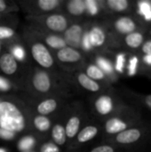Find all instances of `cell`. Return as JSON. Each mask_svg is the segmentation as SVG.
<instances>
[{"label":"cell","mask_w":151,"mask_h":152,"mask_svg":"<svg viewBox=\"0 0 151 152\" xmlns=\"http://www.w3.org/2000/svg\"><path fill=\"white\" fill-rule=\"evenodd\" d=\"M110 142L138 152H146L151 147V119L145 118L138 125L115 135Z\"/></svg>","instance_id":"1"},{"label":"cell","mask_w":151,"mask_h":152,"mask_svg":"<svg viewBox=\"0 0 151 152\" xmlns=\"http://www.w3.org/2000/svg\"><path fill=\"white\" fill-rule=\"evenodd\" d=\"M145 118L144 110L139 106L129 103L126 107L115 113L104 123V132L110 138L138 125Z\"/></svg>","instance_id":"2"},{"label":"cell","mask_w":151,"mask_h":152,"mask_svg":"<svg viewBox=\"0 0 151 152\" xmlns=\"http://www.w3.org/2000/svg\"><path fill=\"white\" fill-rule=\"evenodd\" d=\"M25 127V118L16 105L0 102V128L11 133H20Z\"/></svg>","instance_id":"3"},{"label":"cell","mask_w":151,"mask_h":152,"mask_svg":"<svg viewBox=\"0 0 151 152\" xmlns=\"http://www.w3.org/2000/svg\"><path fill=\"white\" fill-rule=\"evenodd\" d=\"M145 28H149L145 27L133 15V13L117 16L112 21V30L114 32V38L116 39V45L117 40L123 37L124 36Z\"/></svg>","instance_id":"4"},{"label":"cell","mask_w":151,"mask_h":152,"mask_svg":"<svg viewBox=\"0 0 151 152\" xmlns=\"http://www.w3.org/2000/svg\"><path fill=\"white\" fill-rule=\"evenodd\" d=\"M128 104L129 103H126L125 101L119 99L116 95L101 94L96 99L94 107L99 115L109 118L126 107Z\"/></svg>","instance_id":"5"},{"label":"cell","mask_w":151,"mask_h":152,"mask_svg":"<svg viewBox=\"0 0 151 152\" xmlns=\"http://www.w3.org/2000/svg\"><path fill=\"white\" fill-rule=\"evenodd\" d=\"M148 28L137 30L119 38L117 42V46L123 48L127 53H138L142 45L148 38Z\"/></svg>","instance_id":"6"},{"label":"cell","mask_w":151,"mask_h":152,"mask_svg":"<svg viewBox=\"0 0 151 152\" xmlns=\"http://www.w3.org/2000/svg\"><path fill=\"white\" fill-rule=\"evenodd\" d=\"M133 15L147 28L151 26V0L134 1Z\"/></svg>","instance_id":"7"},{"label":"cell","mask_w":151,"mask_h":152,"mask_svg":"<svg viewBox=\"0 0 151 152\" xmlns=\"http://www.w3.org/2000/svg\"><path fill=\"white\" fill-rule=\"evenodd\" d=\"M31 53L34 60L44 68H50L53 64V59L48 51V49L41 43L33 45L31 48Z\"/></svg>","instance_id":"8"},{"label":"cell","mask_w":151,"mask_h":152,"mask_svg":"<svg viewBox=\"0 0 151 152\" xmlns=\"http://www.w3.org/2000/svg\"><path fill=\"white\" fill-rule=\"evenodd\" d=\"M106 7L112 12L119 15L132 14L133 12L134 1L131 0H107Z\"/></svg>","instance_id":"9"},{"label":"cell","mask_w":151,"mask_h":152,"mask_svg":"<svg viewBox=\"0 0 151 152\" xmlns=\"http://www.w3.org/2000/svg\"><path fill=\"white\" fill-rule=\"evenodd\" d=\"M125 94L133 104H135L143 110H146L151 113V94H142L126 89L125 91Z\"/></svg>","instance_id":"10"},{"label":"cell","mask_w":151,"mask_h":152,"mask_svg":"<svg viewBox=\"0 0 151 152\" xmlns=\"http://www.w3.org/2000/svg\"><path fill=\"white\" fill-rule=\"evenodd\" d=\"M88 36L92 46L96 48L103 46L106 44L108 38V35L106 31L102 28L98 26L93 27L90 32L88 33Z\"/></svg>","instance_id":"11"},{"label":"cell","mask_w":151,"mask_h":152,"mask_svg":"<svg viewBox=\"0 0 151 152\" xmlns=\"http://www.w3.org/2000/svg\"><path fill=\"white\" fill-rule=\"evenodd\" d=\"M140 65L139 53H129L125 74L129 77L140 76Z\"/></svg>","instance_id":"12"},{"label":"cell","mask_w":151,"mask_h":152,"mask_svg":"<svg viewBox=\"0 0 151 152\" xmlns=\"http://www.w3.org/2000/svg\"><path fill=\"white\" fill-rule=\"evenodd\" d=\"M96 65L104 72L109 80H117V74L115 71L114 63L106 57L100 56L96 59Z\"/></svg>","instance_id":"13"},{"label":"cell","mask_w":151,"mask_h":152,"mask_svg":"<svg viewBox=\"0 0 151 152\" xmlns=\"http://www.w3.org/2000/svg\"><path fill=\"white\" fill-rule=\"evenodd\" d=\"M33 85L36 90L40 93H46L51 88V81L48 75L44 71L36 72L33 78Z\"/></svg>","instance_id":"14"},{"label":"cell","mask_w":151,"mask_h":152,"mask_svg":"<svg viewBox=\"0 0 151 152\" xmlns=\"http://www.w3.org/2000/svg\"><path fill=\"white\" fill-rule=\"evenodd\" d=\"M67 19L61 14H53L46 20V26L53 31H63L67 28Z\"/></svg>","instance_id":"15"},{"label":"cell","mask_w":151,"mask_h":152,"mask_svg":"<svg viewBox=\"0 0 151 152\" xmlns=\"http://www.w3.org/2000/svg\"><path fill=\"white\" fill-rule=\"evenodd\" d=\"M82 27L79 25H73L65 32V42L74 46H78L82 38Z\"/></svg>","instance_id":"16"},{"label":"cell","mask_w":151,"mask_h":152,"mask_svg":"<svg viewBox=\"0 0 151 152\" xmlns=\"http://www.w3.org/2000/svg\"><path fill=\"white\" fill-rule=\"evenodd\" d=\"M57 57L62 62H76L81 59V54L71 47H64L58 51Z\"/></svg>","instance_id":"17"},{"label":"cell","mask_w":151,"mask_h":152,"mask_svg":"<svg viewBox=\"0 0 151 152\" xmlns=\"http://www.w3.org/2000/svg\"><path fill=\"white\" fill-rule=\"evenodd\" d=\"M0 68L7 75H12L17 70V62L11 53H4L0 59Z\"/></svg>","instance_id":"18"},{"label":"cell","mask_w":151,"mask_h":152,"mask_svg":"<svg viewBox=\"0 0 151 152\" xmlns=\"http://www.w3.org/2000/svg\"><path fill=\"white\" fill-rule=\"evenodd\" d=\"M77 81L85 89H86L90 92L95 93V92L101 91V86L97 81L93 80L88 76H86V74H85V73H81L78 75Z\"/></svg>","instance_id":"19"},{"label":"cell","mask_w":151,"mask_h":152,"mask_svg":"<svg viewBox=\"0 0 151 152\" xmlns=\"http://www.w3.org/2000/svg\"><path fill=\"white\" fill-rule=\"evenodd\" d=\"M140 55V76L151 78V54Z\"/></svg>","instance_id":"20"},{"label":"cell","mask_w":151,"mask_h":152,"mask_svg":"<svg viewBox=\"0 0 151 152\" xmlns=\"http://www.w3.org/2000/svg\"><path fill=\"white\" fill-rule=\"evenodd\" d=\"M99 133V128L95 126H88L85 127L77 135V141L79 142H86L96 137Z\"/></svg>","instance_id":"21"},{"label":"cell","mask_w":151,"mask_h":152,"mask_svg":"<svg viewBox=\"0 0 151 152\" xmlns=\"http://www.w3.org/2000/svg\"><path fill=\"white\" fill-rule=\"evenodd\" d=\"M86 76L94 81H107L109 80L104 72L95 64H91L86 69Z\"/></svg>","instance_id":"22"},{"label":"cell","mask_w":151,"mask_h":152,"mask_svg":"<svg viewBox=\"0 0 151 152\" xmlns=\"http://www.w3.org/2000/svg\"><path fill=\"white\" fill-rule=\"evenodd\" d=\"M128 54H129V53L125 52V51L121 52V53H118L117 54L116 60H115V62H114V68H115V71H116V73L117 75L118 74H125Z\"/></svg>","instance_id":"23"},{"label":"cell","mask_w":151,"mask_h":152,"mask_svg":"<svg viewBox=\"0 0 151 152\" xmlns=\"http://www.w3.org/2000/svg\"><path fill=\"white\" fill-rule=\"evenodd\" d=\"M79 127H80V119L77 117H72L71 118H69L65 127L66 136H68L69 138L75 137L79 130Z\"/></svg>","instance_id":"24"},{"label":"cell","mask_w":151,"mask_h":152,"mask_svg":"<svg viewBox=\"0 0 151 152\" xmlns=\"http://www.w3.org/2000/svg\"><path fill=\"white\" fill-rule=\"evenodd\" d=\"M56 108L57 102L54 99H47L45 101H43L37 106V111L38 113L42 114V116H44L53 112L56 110Z\"/></svg>","instance_id":"25"},{"label":"cell","mask_w":151,"mask_h":152,"mask_svg":"<svg viewBox=\"0 0 151 152\" xmlns=\"http://www.w3.org/2000/svg\"><path fill=\"white\" fill-rule=\"evenodd\" d=\"M91 152H138L127 148H124L118 145H116L114 143L110 144H103L100 145L96 148H94Z\"/></svg>","instance_id":"26"},{"label":"cell","mask_w":151,"mask_h":152,"mask_svg":"<svg viewBox=\"0 0 151 152\" xmlns=\"http://www.w3.org/2000/svg\"><path fill=\"white\" fill-rule=\"evenodd\" d=\"M69 12L73 15H81L85 12V4L83 0H72L68 4Z\"/></svg>","instance_id":"27"},{"label":"cell","mask_w":151,"mask_h":152,"mask_svg":"<svg viewBox=\"0 0 151 152\" xmlns=\"http://www.w3.org/2000/svg\"><path fill=\"white\" fill-rule=\"evenodd\" d=\"M52 136L53 141L58 144V145H62L66 142V133H65V128L61 126V125H56L53 126V131H52Z\"/></svg>","instance_id":"28"},{"label":"cell","mask_w":151,"mask_h":152,"mask_svg":"<svg viewBox=\"0 0 151 152\" xmlns=\"http://www.w3.org/2000/svg\"><path fill=\"white\" fill-rule=\"evenodd\" d=\"M34 126L40 132H45L49 130L51 126V122L49 118L44 116H37L34 119Z\"/></svg>","instance_id":"29"},{"label":"cell","mask_w":151,"mask_h":152,"mask_svg":"<svg viewBox=\"0 0 151 152\" xmlns=\"http://www.w3.org/2000/svg\"><path fill=\"white\" fill-rule=\"evenodd\" d=\"M45 41L49 46L55 48V49H61V48L66 47L65 40L56 36H49L48 37H46Z\"/></svg>","instance_id":"30"},{"label":"cell","mask_w":151,"mask_h":152,"mask_svg":"<svg viewBox=\"0 0 151 152\" xmlns=\"http://www.w3.org/2000/svg\"><path fill=\"white\" fill-rule=\"evenodd\" d=\"M59 4H60L59 0H39L37 2L39 8L45 12L55 9L59 5Z\"/></svg>","instance_id":"31"},{"label":"cell","mask_w":151,"mask_h":152,"mask_svg":"<svg viewBox=\"0 0 151 152\" xmlns=\"http://www.w3.org/2000/svg\"><path fill=\"white\" fill-rule=\"evenodd\" d=\"M35 144V139L31 136L23 137L19 142V149L21 151H28Z\"/></svg>","instance_id":"32"},{"label":"cell","mask_w":151,"mask_h":152,"mask_svg":"<svg viewBox=\"0 0 151 152\" xmlns=\"http://www.w3.org/2000/svg\"><path fill=\"white\" fill-rule=\"evenodd\" d=\"M85 10L88 11V12L91 15H97L100 12V6L99 3L95 0H86L85 1Z\"/></svg>","instance_id":"33"},{"label":"cell","mask_w":151,"mask_h":152,"mask_svg":"<svg viewBox=\"0 0 151 152\" xmlns=\"http://www.w3.org/2000/svg\"><path fill=\"white\" fill-rule=\"evenodd\" d=\"M14 59L16 60H19V61H22L25 57V52H24V49L20 46V45H15L13 48H12V54Z\"/></svg>","instance_id":"34"},{"label":"cell","mask_w":151,"mask_h":152,"mask_svg":"<svg viewBox=\"0 0 151 152\" xmlns=\"http://www.w3.org/2000/svg\"><path fill=\"white\" fill-rule=\"evenodd\" d=\"M14 35V31L12 28L8 27H0V39L10 38Z\"/></svg>","instance_id":"35"},{"label":"cell","mask_w":151,"mask_h":152,"mask_svg":"<svg viewBox=\"0 0 151 152\" xmlns=\"http://www.w3.org/2000/svg\"><path fill=\"white\" fill-rule=\"evenodd\" d=\"M41 152H60V151L57 145L52 142H47L42 146Z\"/></svg>","instance_id":"36"},{"label":"cell","mask_w":151,"mask_h":152,"mask_svg":"<svg viewBox=\"0 0 151 152\" xmlns=\"http://www.w3.org/2000/svg\"><path fill=\"white\" fill-rule=\"evenodd\" d=\"M83 47L87 50V51H90L93 46L90 43V40H89V36H88V32H85L84 35H83Z\"/></svg>","instance_id":"37"},{"label":"cell","mask_w":151,"mask_h":152,"mask_svg":"<svg viewBox=\"0 0 151 152\" xmlns=\"http://www.w3.org/2000/svg\"><path fill=\"white\" fill-rule=\"evenodd\" d=\"M13 136H14L13 133H11L9 131H6V130L0 128V137L1 138L5 139V140H10V139H12Z\"/></svg>","instance_id":"38"},{"label":"cell","mask_w":151,"mask_h":152,"mask_svg":"<svg viewBox=\"0 0 151 152\" xmlns=\"http://www.w3.org/2000/svg\"><path fill=\"white\" fill-rule=\"evenodd\" d=\"M9 88H10L9 82L5 78L0 77V90L1 91H7V90H9Z\"/></svg>","instance_id":"39"},{"label":"cell","mask_w":151,"mask_h":152,"mask_svg":"<svg viewBox=\"0 0 151 152\" xmlns=\"http://www.w3.org/2000/svg\"><path fill=\"white\" fill-rule=\"evenodd\" d=\"M6 9V4L4 1L0 0V12H4Z\"/></svg>","instance_id":"40"},{"label":"cell","mask_w":151,"mask_h":152,"mask_svg":"<svg viewBox=\"0 0 151 152\" xmlns=\"http://www.w3.org/2000/svg\"><path fill=\"white\" fill-rule=\"evenodd\" d=\"M147 34H148V37L151 38V26L149 28H148V30H147Z\"/></svg>","instance_id":"41"},{"label":"cell","mask_w":151,"mask_h":152,"mask_svg":"<svg viewBox=\"0 0 151 152\" xmlns=\"http://www.w3.org/2000/svg\"><path fill=\"white\" fill-rule=\"evenodd\" d=\"M0 152H6L4 149H0Z\"/></svg>","instance_id":"42"},{"label":"cell","mask_w":151,"mask_h":152,"mask_svg":"<svg viewBox=\"0 0 151 152\" xmlns=\"http://www.w3.org/2000/svg\"><path fill=\"white\" fill-rule=\"evenodd\" d=\"M0 52H1V43H0Z\"/></svg>","instance_id":"43"},{"label":"cell","mask_w":151,"mask_h":152,"mask_svg":"<svg viewBox=\"0 0 151 152\" xmlns=\"http://www.w3.org/2000/svg\"><path fill=\"white\" fill-rule=\"evenodd\" d=\"M150 151L151 152V147H150Z\"/></svg>","instance_id":"44"}]
</instances>
